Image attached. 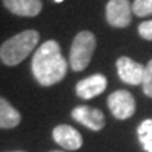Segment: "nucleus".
Masks as SVG:
<instances>
[{
    "label": "nucleus",
    "instance_id": "nucleus-1",
    "mask_svg": "<svg viewBox=\"0 0 152 152\" xmlns=\"http://www.w3.org/2000/svg\"><path fill=\"white\" fill-rule=\"evenodd\" d=\"M31 69L41 86L48 87L62 80L68 71V62L61 52L59 44L55 39L45 41L34 54Z\"/></svg>",
    "mask_w": 152,
    "mask_h": 152
},
{
    "label": "nucleus",
    "instance_id": "nucleus-2",
    "mask_svg": "<svg viewBox=\"0 0 152 152\" xmlns=\"http://www.w3.org/2000/svg\"><path fill=\"white\" fill-rule=\"evenodd\" d=\"M39 41V34L35 30H26L9 38L0 47V59L7 66L21 64L34 51Z\"/></svg>",
    "mask_w": 152,
    "mask_h": 152
},
{
    "label": "nucleus",
    "instance_id": "nucleus-3",
    "mask_svg": "<svg viewBox=\"0 0 152 152\" xmlns=\"http://www.w3.org/2000/svg\"><path fill=\"white\" fill-rule=\"evenodd\" d=\"M96 49V37L90 31H80L75 38L71 47L69 65L75 72L86 69L90 64L93 52Z\"/></svg>",
    "mask_w": 152,
    "mask_h": 152
},
{
    "label": "nucleus",
    "instance_id": "nucleus-4",
    "mask_svg": "<svg viewBox=\"0 0 152 152\" xmlns=\"http://www.w3.org/2000/svg\"><path fill=\"white\" fill-rule=\"evenodd\" d=\"M106 20L114 28H125L132 20V4L130 0H110L106 6Z\"/></svg>",
    "mask_w": 152,
    "mask_h": 152
},
{
    "label": "nucleus",
    "instance_id": "nucleus-5",
    "mask_svg": "<svg viewBox=\"0 0 152 152\" xmlns=\"http://www.w3.org/2000/svg\"><path fill=\"white\" fill-rule=\"evenodd\" d=\"M107 104L114 117L117 120H127L135 113V99L127 90H117L111 93L107 99Z\"/></svg>",
    "mask_w": 152,
    "mask_h": 152
},
{
    "label": "nucleus",
    "instance_id": "nucleus-6",
    "mask_svg": "<svg viewBox=\"0 0 152 152\" xmlns=\"http://www.w3.org/2000/svg\"><path fill=\"white\" fill-rule=\"evenodd\" d=\"M117 72H118L120 79L131 86H138L142 85L144 80V73H145V66L132 61L128 56H121L117 59Z\"/></svg>",
    "mask_w": 152,
    "mask_h": 152
},
{
    "label": "nucleus",
    "instance_id": "nucleus-7",
    "mask_svg": "<svg viewBox=\"0 0 152 152\" xmlns=\"http://www.w3.org/2000/svg\"><path fill=\"white\" fill-rule=\"evenodd\" d=\"M72 117L77 123L83 124L92 131H100L106 125V118L102 110L89 107V106H77L72 110Z\"/></svg>",
    "mask_w": 152,
    "mask_h": 152
},
{
    "label": "nucleus",
    "instance_id": "nucleus-8",
    "mask_svg": "<svg viewBox=\"0 0 152 152\" xmlns=\"http://www.w3.org/2000/svg\"><path fill=\"white\" fill-rule=\"evenodd\" d=\"M52 137L56 144L68 151H76L83 145V138L80 132L68 124H61L55 127L52 131Z\"/></svg>",
    "mask_w": 152,
    "mask_h": 152
},
{
    "label": "nucleus",
    "instance_id": "nucleus-9",
    "mask_svg": "<svg viewBox=\"0 0 152 152\" xmlns=\"http://www.w3.org/2000/svg\"><path fill=\"white\" fill-rule=\"evenodd\" d=\"M107 87V79L106 76L102 73H96L86 77V79H82L77 82L76 85V93L77 96L82 99H93L102 94Z\"/></svg>",
    "mask_w": 152,
    "mask_h": 152
},
{
    "label": "nucleus",
    "instance_id": "nucleus-10",
    "mask_svg": "<svg viewBox=\"0 0 152 152\" xmlns=\"http://www.w3.org/2000/svg\"><path fill=\"white\" fill-rule=\"evenodd\" d=\"M9 11L20 17H35L42 10L41 0H3Z\"/></svg>",
    "mask_w": 152,
    "mask_h": 152
},
{
    "label": "nucleus",
    "instance_id": "nucleus-11",
    "mask_svg": "<svg viewBox=\"0 0 152 152\" xmlns=\"http://www.w3.org/2000/svg\"><path fill=\"white\" fill-rule=\"evenodd\" d=\"M21 114L18 113L6 99L0 97V128H14L20 124Z\"/></svg>",
    "mask_w": 152,
    "mask_h": 152
},
{
    "label": "nucleus",
    "instance_id": "nucleus-12",
    "mask_svg": "<svg viewBox=\"0 0 152 152\" xmlns=\"http://www.w3.org/2000/svg\"><path fill=\"white\" fill-rule=\"evenodd\" d=\"M138 138L147 152H152V118L144 120L138 127Z\"/></svg>",
    "mask_w": 152,
    "mask_h": 152
},
{
    "label": "nucleus",
    "instance_id": "nucleus-13",
    "mask_svg": "<svg viewBox=\"0 0 152 152\" xmlns=\"http://www.w3.org/2000/svg\"><path fill=\"white\" fill-rule=\"evenodd\" d=\"M132 13L137 17L152 16V0H134Z\"/></svg>",
    "mask_w": 152,
    "mask_h": 152
},
{
    "label": "nucleus",
    "instance_id": "nucleus-14",
    "mask_svg": "<svg viewBox=\"0 0 152 152\" xmlns=\"http://www.w3.org/2000/svg\"><path fill=\"white\" fill-rule=\"evenodd\" d=\"M142 90L148 97H152V59L145 66L144 80H142Z\"/></svg>",
    "mask_w": 152,
    "mask_h": 152
},
{
    "label": "nucleus",
    "instance_id": "nucleus-15",
    "mask_svg": "<svg viewBox=\"0 0 152 152\" xmlns=\"http://www.w3.org/2000/svg\"><path fill=\"white\" fill-rule=\"evenodd\" d=\"M138 33H140V35H141L144 39L152 41V20L141 23L140 27H138Z\"/></svg>",
    "mask_w": 152,
    "mask_h": 152
},
{
    "label": "nucleus",
    "instance_id": "nucleus-16",
    "mask_svg": "<svg viewBox=\"0 0 152 152\" xmlns=\"http://www.w3.org/2000/svg\"><path fill=\"white\" fill-rule=\"evenodd\" d=\"M55 1H58V3H61V1H64V0H55Z\"/></svg>",
    "mask_w": 152,
    "mask_h": 152
},
{
    "label": "nucleus",
    "instance_id": "nucleus-17",
    "mask_svg": "<svg viewBox=\"0 0 152 152\" xmlns=\"http://www.w3.org/2000/svg\"><path fill=\"white\" fill-rule=\"evenodd\" d=\"M49 152H62V151H49Z\"/></svg>",
    "mask_w": 152,
    "mask_h": 152
},
{
    "label": "nucleus",
    "instance_id": "nucleus-18",
    "mask_svg": "<svg viewBox=\"0 0 152 152\" xmlns=\"http://www.w3.org/2000/svg\"><path fill=\"white\" fill-rule=\"evenodd\" d=\"M17 152H23V151H17Z\"/></svg>",
    "mask_w": 152,
    "mask_h": 152
}]
</instances>
